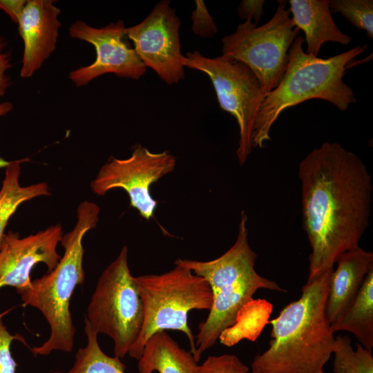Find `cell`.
Wrapping results in <instances>:
<instances>
[{
	"label": "cell",
	"mask_w": 373,
	"mask_h": 373,
	"mask_svg": "<svg viewBox=\"0 0 373 373\" xmlns=\"http://www.w3.org/2000/svg\"><path fill=\"white\" fill-rule=\"evenodd\" d=\"M26 1L25 0H0V10L4 11L12 21L18 23Z\"/></svg>",
	"instance_id": "f1b7e54d"
},
{
	"label": "cell",
	"mask_w": 373,
	"mask_h": 373,
	"mask_svg": "<svg viewBox=\"0 0 373 373\" xmlns=\"http://www.w3.org/2000/svg\"><path fill=\"white\" fill-rule=\"evenodd\" d=\"M183 65L209 76L220 108L236 118L239 128L236 155L243 164L252 150L254 124L266 96L258 79L245 64L222 55L210 58L198 51L189 52Z\"/></svg>",
	"instance_id": "9c48e42d"
},
{
	"label": "cell",
	"mask_w": 373,
	"mask_h": 373,
	"mask_svg": "<svg viewBox=\"0 0 373 373\" xmlns=\"http://www.w3.org/2000/svg\"><path fill=\"white\" fill-rule=\"evenodd\" d=\"M180 23L170 1H162L143 21L126 29L140 61L167 84H176L184 76Z\"/></svg>",
	"instance_id": "8fae6325"
},
{
	"label": "cell",
	"mask_w": 373,
	"mask_h": 373,
	"mask_svg": "<svg viewBox=\"0 0 373 373\" xmlns=\"http://www.w3.org/2000/svg\"><path fill=\"white\" fill-rule=\"evenodd\" d=\"M331 268L302 288L271 325L269 348L255 356L252 373H324L335 337L325 316Z\"/></svg>",
	"instance_id": "7a4b0ae2"
},
{
	"label": "cell",
	"mask_w": 373,
	"mask_h": 373,
	"mask_svg": "<svg viewBox=\"0 0 373 373\" xmlns=\"http://www.w3.org/2000/svg\"><path fill=\"white\" fill-rule=\"evenodd\" d=\"M289 3L294 26L305 33L307 54L317 57L328 41L347 45L352 41L334 21L329 0H290Z\"/></svg>",
	"instance_id": "2e32d148"
},
{
	"label": "cell",
	"mask_w": 373,
	"mask_h": 373,
	"mask_svg": "<svg viewBox=\"0 0 373 373\" xmlns=\"http://www.w3.org/2000/svg\"><path fill=\"white\" fill-rule=\"evenodd\" d=\"M251 373H252V372H251Z\"/></svg>",
	"instance_id": "4dcf8cb0"
},
{
	"label": "cell",
	"mask_w": 373,
	"mask_h": 373,
	"mask_svg": "<svg viewBox=\"0 0 373 373\" xmlns=\"http://www.w3.org/2000/svg\"><path fill=\"white\" fill-rule=\"evenodd\" d=\"M144 307V322L140 336L128 354L137 360L147 340L155 332L166 329L183 332L188 338L195 360V336L188 324L191 310H210L213 303L207 280L189 268L175 263L161 274L135 277Z\"/></svg>",
	"instance_id": "8992f818"
},
{
	"label": "cell",
	"mask_w": 373,
	"mask_h": 373,
	"mask_svg": "<svg viewBox=\"0 0 373 373\" xmlns=\"http://www.w3.org/2000/svg\"><path fill=\"white\" fill-rule=\"evenodd\" d=\"M60 12L52 0L26 1L18 22L23 42L21 77H32L55 50Z\"/></svg>",
	"instance_id": "5bb4252c"
},
{
	"label": "cell",
	"mask_w": 373,
	"mask_h": 373,
	"mask_svg": "<svg viewBox=\"0 0 373 373\" xmlns=\"http://www.w3.org/2000/svg\"><path fill=\"white\" fill-rule=\"evenodd\" d=\"M12 67L10 53L6 50V42L0 36V98L3 97L10 86L11 79L7 71Z\"/></svg>",
	"instance_id": "4316f807"
},
{
	"label": "cell",
	"mask_w": 373,
	"mask_h": 373,
	"mask_svg": "<svg viewBox=\"0 0 373 373\" xmlns=\"http://www.w3.org/2000/svg\"><path fill=\"white\" fill-rule=\"evenodd\" d=\"M28 159L12 161L6 168L5 177L0 189V246L5 229L11 216L26 201L50 194L46 182L23 186L19 182L21 164Z\"/></svg>",
	"instance_id": "d6986e66"
},
{
	"label": "cell",
	"mask_w": 373,
	"mask_h": 373,
	"mask_svg": "<svg viewBox=\"0 0 373 373\" xmlns=\"http://www.w3.org/2000/svg\"><path fill=\"white\" fill-rule=\"evenodd\" d=\"M12 104L9 102L0 103V117L8 113L12 109ZM11 162L7 161L0 157V168H6Z\"/></svg>",
	"instance_id": "f546056e"
},
{
	"label": "cell",
	"mask_w": 373,
	"mask_h": 373,
	"mask_svg": "<svg viewBox=\"0 0 373 373\" xmlns=\"http://www.w3.org/2000/svg\"><path fill=\"white\" fill-rule=\"evenodd\" d=\"M175 165L176 158L169 151L154 153L137 144L130 157H111L90 182V189L100 196L113 189H124L128 193L131 207L149 221L154 218L158 204L150 193V187L171 173Z\"/></svg>",
	"instance_id": "30bf717a"
},
{
	"label": "cell",
	"mask_w": 373,
	"mask_h": 373,
	"mask_svg": "<svg viewBox=\"0 0 373 373\" xmlns=\"http://www.w3.org/2000/svg\"><path fill=\"white\" fill-rule=\"evenodd\" d=\"M126 29L122 19L99 28L80 20L71 24L70 36L92 44L96 50L92 64L70 72L69 79L76 86H86L107 73L135 80L145 73L146 68L125 39Z\"/></svg>",
	"instance_id": "7c38bea8"
},
{
	"label": "cell",
	"mask_w": 373,
	"mask_h": 373,
	"mask_svg": "<svg viewBox=\"0 0 373 373\" xmlns=\"http://www.w3.org/2000/svg\"><path fill=\"white\" fill-rule=\"evenodd\" d=\"M264 3L263 0H242L238 7V15L241 19L251 20L257 25L262 15Z\"/></svg>",
	"instance_id": "83f0119b"
},
{
	"label": "cell",
	"mask_w": 373,
	"mask_h": 373,
	"mask_svg": "<svg viewBox=\"0 0 373 373\" xmlns=\"http://www.w3.org/2000/svg\"><path fill=\"white\" fill-rule=\"evenodd\" d=\"M192 31L200 37H213L217 32V26L209 13L203 1H195V9L192 15Z\"/></svg>",
	"instance_id": "484cf974"
},
{
	"label": "cell",
	"mask_w": 373,
	"mask_h": 373,
	"mask_svg": "<svg viewBox=\"0 0 373 373\" xmlns=\"http://www.w3.org/2000/svg\"><path fill=\"white\" fill-rule=\"evenodd\" d=\"M334 333L346 331L358 343L372 350L373 347V269L367 275L354 301L336 321L330 324Z\"/></svg>",
	"instance_id": "ac0fdd59"
},
{
	"label": "cell",
	"mask_w": 373,
	"mask_h": 373,
	"mask_svg": "<svg viewBox=\"0 0 373 373\" xmlns=\"http://www.w3.org/2000/svg\"><path fill=\"white\" fill-rule=\"evenodd\" d=\"M10 310L0 314V373H16L17 363L12 356L10 345L13 340H19L26 345L23 336L12 335L3 325V317Z\"/></svg>",
	"instance_id": "d4e9b609"
},
{
	"label": "cell",
	"mask_w": 373,
	"mask_h": 373,
	"mask_svg": "<svg viewBox=\"0 0 373 373\" xmlns=\"http://www.w3.org/2000/svg\"><path fill=\"white\" fill-rule=\"evenodd\" d=\"M356 350L347 336H338L334 339L333 371L334 373H373L372 352L356 343Z\"/></svg>",
	"instance_id": "7402d4cb"
},
{
	"label": "cell",
	"mask_w": 373,
	"mask_h": 373,
	"mask_svg": "<svg viewBox=\"0 0 373 373\" xmlns=\"http://www.w3.org/2000/svg\"><path fill=\"white\" fill-rule=\"evenodd\" d=\"M62 236L60 224L24 238L5 233L0 246V289L9 286L19 291L29 287L30 273L39 263L45 264L48 272L52 271L61 258L57 247Z\"/></svg>",
	"instance_id": "4fadbf2b"
},
{
	"label": "cell",
	"mask_w": 373,
	"mask_h": 373,
	"mask_svg": "<svg viewBox=\"0 0 373 373\" xmlns=\"http://www.w3.org/2000/svg\"><path fill=\"white\" fill-rule=\"evenodd\" d=\"M194 373H251L249 367L236 355L210 356L198 365Z\"/></svg>",
	"instance_id": "cb8c5ba5"
},
{
	"label": "cell",
	"mask_w": 373,
	"mask_h": 373,
	"mask_svg": "<svg viewBox=\"0 0 373 373\" xmlns=\"http://www.w3.org/2000/svg\"><path fill=\"white\" fill-rule=\"evenodd\" d=\"M84 324L86 345L78 349L75 362L68 371L53 373H125L126 365L119 358L108 356L102 351L98 333L86 318Z\"/></svg>",
	"instance_id": "ffe728a7"
},
{
	"label": "cell",
	"mask_w": 373,
	"mask_h": 373,
	"mask_svg": "<svg viewBox=\"0 0 373 373\" xmlns=\"http://www.w3.org/2000/svg\"><path fill=\"white\" fill-rule=\"evenodd\" d=\"M137 361L139 373H194L198 366L192 353L180 347L165 330L147 340Z\"/></svg>",
	"instance_id": "e0dca14e"
},
{
	"label": "cell",
	"mask_w": 373,
	"mask_h": 373,
	"mask_svg": "<svg viewBox=\"0 0 373 373\" xmlns=\"http://www.w3.org/2000/svg\"><path fill=\"white\" fill-rule=\"evenodd\" d=\"M273 305L265 299H251L240 311L235 324L225 329L219 340L224 345H233L242 338L255 341L268 324Z\"/></svg>",
	"instance_id": "44dd1931"
},
{
	"label": "cell",
	"mask_w": 373,
	"mask_h": 373,
	"mask_svg": "<svg viewBox=\"0 0 373 373\" xmlns=\"http://www.w3.org/2000/svg\"><path fill=\"white\" fill-rule=\"evenodd\" d=\"M331 275L325 316L331 324L339 318L356 298L367 274L373 269V254L359 246L343 253Z\"/></svg>",
	"instance_id": "9a60e30c"
},
{
	"label": "cell",
	"mask_w": 373,
	"mask_h": 373,
	"mask_svg": "<svg viewBox=\"0 0 373 373\" xmlns=\"http://www.w3.org/2000/svg\"><path fill=\"white\" fill-rule=\"evenodd\" d=\"M304 41L301 36L294 39L280 82L265 96L254 124L252 148H262L271 139L272 125L287 108L309 99H320L344 111L356 102L352 88L343 82V77L367 45L357 46L329 58H320L304 51Z\"/></svg>",
	"instance_id": "3957f363"
},
{
	"label": "cell",
	"mask_w": 373,
	"mask_h": 373,
	"mask_svg": "<svg viewBox=\"0 0 373 373\" xmlns=\"http://www.w3.org/2000/svg\"><path fill=\"white\" fill-rule=\"evenodd\" d=\"M247 222V216L242 211L236 240L218 258L209 261L181 258L175 261L204 278L212 291L213 303L209 315L200 324L195 336L197 362L202 353L216 344L222 333L235 324L240 311L253 299L257 290L286 292L275 281L256 271L257 254L249 244Z\"/></svg>",
	"instance_id": "277c9868"
},
{
	"label": "cell",
	"mask_w": 373,
	"mask_h": 373,
	"mask_svg": "<svg viewBox=\"0 0 373 373\" xmlns=\"http://www.w3.org/2000/svg\"><path fill=\"white\" fill-rule=\"evenodd\" d=\"M303 228L312 253L310 281L358 247L369 226L371 176L361 159L337 142L323 143L298 165Z\"/></svg>",
	"instance_id": "6da1fadb"
},
{
	"label": "cell",
	"mask_w": 373,
	"mask_h": 373,
	"mask_svg": "<svg viewBox=\"0 0 373 373\" xmlns=\"http://www.w3.org/2000/svg\"><path fill=\"white\" fill-rule=\"evenodd\" d=\"M99 211V207L93 202H81L74 228L63 235L60 241L64 253L56 267L32 280L29 287L17 291L22 306L39 310L50 327L48 339L31 349L35 355L46 356L55 350L70 352L73 349L76 329L70 301L76 287L84 282L82 240L86 233L96 227Z\"/></svg>",
	"instance_id": "5b68a950"
},
{
	"label": "cell",
	"mask_w": 373,
	"mask_h": 373,
	"mask_svg": "<svg viewBox=\"0 0 373 373\" xmlns=\"http://www.w3.org/2000/svg\"><path fill=\"white\" fill-rule=\"evenodd\" d=\"M330 12L340 13L356 28L365 30L373 38L372 0H332Z\"/></svg>",
	"instance_id": "603a6c76"
},
{
	"label": "cell",
	"mask_w": 373,
	"mask_h": 373,
	"mask_svg": "<svg viewBox=\"0 0 373 373\" xmlns=\"http://www.w3.org/2000/svg\"><path fill=\"white\" fill-rule=\"evenodd\" d=\"M98 334L113 341V352L125 356L137 340L144 322V307L124 246L103 271L91 296L85 317Z\"/></svg>",
	"instance_id": "52a82bcc"
},
{
	"label": "cell",
	"mask_w": 373,
	"mask_h": 373,
	"mask_svg": "<svg viewBox=\"0 0 373 373\" xmlns=\"http://www.w3.org/2000/svg\"><path fill=\"white\" fill-rule=\"evenodd\" d=\"M278 3L275 14L266 23L258 27L251 20H245L222 40V55L249 67L266 95L280 82L287 66L289 48L299 32L287 9V1H278Z\"/></svg>",
	"instance_id": "ba28073f"
}]
</instances>
